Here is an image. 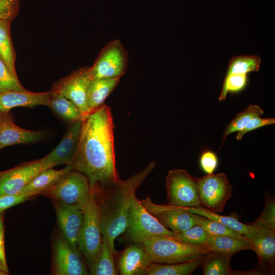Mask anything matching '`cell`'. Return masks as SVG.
<instances>
[{"label": "cell", "instance_id": "cell-37", "mask_svg": "<svg viewBox=\"0 0 275 275\" xmlns=\"http://www.w3.org/2000/svg\"><path fill=\"white\" fill-rule=\"evenodd\" d=\"M32 196L30 194L22 193L0 195V214L14 206L24 202Z\"/></svg>", "mask_w": 275, "mask_h": 275}, {"label": "cell", "instance_id": "cell-29", "mask_svg": "<svg viewBox=\"0 0 275 275\" xmlns=\"http://www.w3.org/2000/svg\"><path fill=\"white\" fill-rule=\"evenodd\" d=\"M261 59L258 55H238L229 62L225 76L233 73H249L259 71Z\"/></svg>", "mask_w": 275, "mask_h": 275}, {"label": "cell", "instance_id": "cell-13", "mask_svg": "<svg viewBox=\"0 0 275 275\" xmlns=\"http://www.w3.org/2000/svg\"><path fill=\"white\" fill-rule=\"evenodd\" d=\"M47 168L41 158L0 172V195L20 194L36 175Z\"/></svg>", "mask_w": 275, "mask_h": 275}, {"label": "cell", "instance_id": "cell-40", "mask_svg": "<svg viewBox=\"0 0 275 275\" xmlns=\"http://www.w3.org/2000/svg\"><path fill=\"white\" fill-rule=\"evenodd\" d=\"M3 213L0 214V270L9 274L4 246V227Z\"/></svg>", "mask_w": 275, "mask_h": 275}, {"label": "cell", "instance_id": "cell-25", "mask_svg": "<svg viewBox=\"0 0 275 275\" xmlns=\"http://www.w3.org/2000/svg\"><path fill=\"white\" fill-rule=\"evenodd\" d=\"M233 255L209 251L204 257L201 265L204 275H230L237 274L230 266V261Z\"/></svg>", "mask_w": 275, "mask_h": 275}, {"label": "cell", "instance_id": "cell-24", "mask_svg": "<svg viewBox=\"0 0 275 275\" xmlns=\"http://www.w3.org/2000/svg\"><path fill=\"white\" fill-rule=\"evenodd\" d=\"M204 255L193 260L172 264L152 263L146 270L145 275H189L201 266Z\"/></svg>", "mask_w": 275, "mask_h": 275}, {"label": "cell", "instance_id": "cell-31", "mask_svg": "<svg viewBox=\"0 0 275 275\" xmlns=\"http://www.w3.org/2000/svg\"><path fill=\"white\" fill-rule=\"evenodd\" d=\"M211 235L203 227L196 224L184 231L174 233L171 237L185 244L201 246L204 244Z\"/></svg>", "mask_w": 275, "mask_h": 275}, {"label": "cell", "instance_id": "cell-14", "mask_svg": "<svg viewBox=\"0 0 275 275\" xmlns=\"http://www.w3.org/2000/svg\"><path fill=\"white\" fill-rule=\"evenodd\" d=\"M58 224L63 237L76 251L79 252L78 239L84 221L82 209L77 205L66 204L55 200Z\"/></svg>", "mask_w": 275, "mask_h": 275}, {"label": "cell", "instance_id": "cell-9", "mask_svg": "<svg viewBox=\"0 0 275 275\" xmlns=\"http://www.w3.org/2000/svg\"><path fill=\"white\" fill-rule=\"evenodd\" d=\"M127 51L118 39L108 43L101 50L93 65L89 68L92 79L121 78L128 68Z\"/></svg>", "mask_w": 275, "mask_h": 275}, {"label": "cell", "instance_id": "cell-41", "mask_svg": "<svg viewBox=\"0 0 275 275\" xmlns=\"http://www.w3.org/2000/svg\"><path fill=\"white\" fill-rule=\"evenodd\" d=\"M0 275H6V274L2 271L0 270Z\"/></svg>", "mask_w": 275, "mask_h": 275}, {"label": "cell", "instance_id": "cell-1", "mask_svg": "<svg viewBox=\"0 0 275 275\" xmlns=\"http://www.w3.org/2000/svg\"><path fill=\"white\" fill-rule=\"evenodd\" d=\"M72 165L87 177L92 193L120 179L116 167L113 118L106 105L82 120L79 144Z\"/></svg>", "mask_w": 275, "mask_h": 275}, {"label": "cell", "instance_id": "cell-4", "mask_svg": "<svg viewBox=\"0 0 275 275\" xmlns=\"http://www.w3.org/2000/svg\"><path fill=\"white\" fill-rule=\"evenodd\" d=\"M174 234L147 211L136 196L134 197L128 211L125 229L121 234L122 241L142 243L155 235L173 237Z\"/></svg>", "mask_w": 275, "mask_h": 275}, {"label": "cell", "instance_id": "cell-10", "mask_svg": "<svg viewBox=\"0 0 275 275\" xmlns=\"http://www.w3.org/2000/svg\"><path fill=\"white\" fill-rule=\"evenodd\" d=\"M91 79L89 68L82 67L56 82L50 91L63 95L74 103L80 111L83 120L90 114L86 93Z\"/></svg>", "mask_w": 275, "mask_h": 275}, {"label": "cell", "instance_id": "cell-5", "mask_svg": "<svg viewBox=\"0 0 275 275\" xmlns=\"http://www.w3.org/2000/svg\"><path fill=\"white\" fill-rule=\"evenodd\" d=\"M82 210L84 221L78 239V249L90 268L99 254L102 241L99 211L93 193H91Z\"/></svg>", "mask_w": 275, "mask_h": 275}, {"label": "cell", "instance_id": "cell-26", "mask_svg": "<svg viewBox=\"0 0 275 275\" xmlns=\"http://www.w3.org/2000/svg\"><path fill=\"white\" fill-rule=\"evenodd\" d=\"M113 253L105 235H102V241L99 254L92 266L89 268L92 275H117L118 272L115 267Z\"/></svg>", "mask_w": 275, "mask_h": 275}, {"label": "cell", "instance_id": "cell-2", "mask_svg": "<svg viewBox=\"0 0 275 275\" xmlns=\"http://www.w3.org/2000/svg\"><path fill=\"white\" fill-rule=\"evenodd\" d=\"M156 166L150 162L142 171L126 180L116 182L93 193L97 205L101 231L116 254L115 240L124 231L128 211L136 191Z\"/></svg>", "mask_w": 275, "mask_h": 275}, {"label": "cell", "instance_id": "cell-22", "mask_svg": "<svg viewBox=\"0 0 275 275\" xmlns=\"http://www.w3.org/2000/svg\"><path fill=\"white\" fill-rule=\"evenodd\" d=\"M46 106L68 124L82 120L78 107L71 100L59 93L50 91Z\"/></svg>", "mask_w": 275, "mask_h": 275}, {"label": "cell", "instance_id": "cell-7", "mask_svg": "<svg viewBox=\"0 0 275 275\" xmlns=\"http://www.w3.org/2000/svg\"><path fill=\"white\" fill-rule=\"evenodd\" d=\"M44 193L55 200L67 204L77 205L82 209L92 191L87 177L73 169L62 176Z\"/></svg>", "mask_w": 275, "mask_h": 275}, {"label": "cell", "instance_id": "cell-30", "mask_svg": "<svg viewBox=\"0 0 275 275\" xmlns=\"http://www.w3.org/2000/svg\"><path fill=\"white\" fill-rule=\"evenodd\" d=\"M263 114V111L257 105H249L246 109L237 113L235 118L227 125L223 132L221 148L227 136L233 132L242 130L251 119L260 116Z\"/></svg>", "mask_w": 275, "mask_h": 275}, {"label": "cell", "instance_id": "cell-6", "mask_svg": "<svg viewBox=\"0 0 275 275\" xmlns=\"http://www.w3.org/2000/svg\"><path fill=\"white\" fill-rule=\"evenodd\" d=\"M167 205L181 207H202L200 201L197 177L184 169L171 170L166 177Z\"/></svg>", "mask_w": 275, "mask_h": 275}, {"label": "cell", "instance_id": "cell-32", "mask_svg": "<svg viewBox=\"0 0 275 275\" xmlns=\"http://www.w3.org/2000/svg\"><path fill=\"white\" fill-rule=\"evenodd\" d=\"M197 224L203 227L211 235H227L239 238H247L244 235L219 222L195 214Z\"/></svg>", "mask_w": 275, "mask_h": 275}, {"label": "cell", "instance_id": "cell-3", "mask_svg": "<svg viewBox=\"0 0 275 275\" xmlns=\"http://www.w3.org/2000/svg\"><path fill=\"white\" fill-rule=\"evenodd\" d=\"M151 261L172 264L193 260L209 252L204 245H192L162 235H155L142 243Z\"/></svg>", "mask_w": 275, "mask_h": 275}, {"label": "cell", "instance_id": "cell-23", "mask_svg": "<svg viewBox=\"0 0 275 275\" xmlns=\"http://www.w3.org/2000/svg\"><path fill=\"white\" fill-rule=\"evenodd\" d=\"M208 251L234 254L243 250H252L248 238H239L227 235H211L203 245Z\"/></svg>", "mask_w": 275, "mask_h": 275}, {"label": "cell", "instance_id": "cell-34", "mask_svg": "<svg viewBox=\"0 0 275 275\" xmlns=\"http://www.w3.org/2000/svg\"><path fill=\"white\" fill-rule=\"evenodd\" d=\"M265 205L260 216L252 225L275 230V198L274 196L265 191Z\"/></svg>", "mask_w": 275, "mask_h": 275}, {"label": "cell", "instance_id": "cell-36", "mask_svg": "<svg viewBox=\"0 0 275 275\" xmlns=\"http://www.w3.org/2000/svg\"><path fill=\"white\" fill-rule=\"evenodd\" d=\"M20 0H0V20L12 21L18 14Z\"/></svg>", "mask_w": 275, "mask_h": 275}, {"label": "cell", "instance_id": "cell-39", "mask_svg": "<svg viewBox=\"0 0 275 275\" xmlns=\"http://www.w3.org/2000/svg\"><path fill=\"white\" fill-rule=\"evenodd\" d=\"M200 164L203 171L207 174L213 173L218 165L217 157L211 151H205L200 156Z\"/></svg>", "mask_w": 275, "mask_h": 275}, {"label": "cell", "instance_id": "cell-28", "mask_svg": "<svg viewBox=\"0 0 275 275\" xmlns=\"http://www.w3.org/2000/svg\"><path fill=\"white\" fill-rule=\"evenodd\" d=\"M181 207L190 213L201 215L208 219L219 222L237 231L245 236L249 232L251 225L244 224L232 216H223L203 207Z\"/></svg>", "mask_w": 275, "mask_h": 275}, {"label": "cell", "instance_id": "cell-15", "mask_svg": "<svg viewBox=\"0 0 275 275\" xmlns=\"http://www.w3.org/2000/svg\"><path fill=\"white\" fill-rule=\"evenodd\" d=\"M53 274L55 275L89 274L80 253L74 250L63 236H58L54 242Z\"/></svg>", "mask_w": 275, "mask_h": 275}, {"label": "cell", "instance_id": "cell-35", "mask_svg": "<svg viewBox=\"0 0 275 275\" xmlns=\"http://www.w3.org/2000/svg\"><path fill=\"white\" fill-rule=\"evenodd\" d=\"M26 90L20 82L17 76L13 74L0 59V92Z\"/></svg>", "mask_w": 275, "mask_h": 275}, {"label": "cell", "instance_id": "cell-27", "mask_svg": "<svg viewBox=\"0 0 275 275\" xmlns=\"http://www.w3.org/2000/svg\"><path fill=\"white\" fill-rule=\"evenodd\" d=\"M11 22L0 20V59L13 74L17 75L15 70L16 54L10 33Z\"/></svg>", "mask_w": 275, "mask_h": 275}, {"label": "cell", "instance_id": "cell-38", "mask_svg": "<svg viewBox=\"0 0 275 275\" xmlns=\"http://www.w3.org/2000/svg\"><path fill=\"white\" fill-rule=\"evenodd\" d=\"M260 117L256 116L251 119L244 128L238 132L236 139L241 140L246 133L257 128L275 123L274 118H262Z\"/></svg>", "mask_w": 275, "mask_h": 275}, {"label": "cell", "instance_id": "cell-8", "mask_svg": "<svg viewBox=\"0 0 275 275\" xmlns=\"http://www.w3.org/2000/svg\"><path fill=\"white\" fill-rule=\"evenodd\" d=\"M197 184L202 207L217 213L222 212L233 192L226 175L222 172L207 174L197 178Z\"/></svg>", "mask_w": 275, "mask_h": 275}, {"label": "cell", "instance_id": "cell-18", "mask_svg": "<svg viewBox=\"0 0 275 275\" xmlns=\"http://www.w3.org/2000/svg\"><path fill=\"white\" fill-rule=\"evenodd\" d=\"M151 263L142 243H131L119 258L118 270L121 275H143Z\"/></svg>", "mask_w": 275, "mask_h": 275}, {"label": "cell", "instance_id": "cell-12", "mask_svg": "<svg viewBox=\"0 0 275 275\" xmlns=\"http://www.w3.org/2000/svg\"><path fill=\"white\" fill-rule=\"evenodd\" d=\"M246 237L251 242L252 250L257 256L256 272L260 274L273 273L275 270V230L251 225Z\"/></svg>", "mask_w": 275, "mask_h": 275}, {"label": "cell", "instance_id": "cell-21", "mask_svg": "<svg viewBox=\"0 0 275 275\" xmlns=\"http://www.w3.org/2000/svg\"><path fill=\"white\" fill-rule=\"evenodd\" d=\"M73 169L72 164L66 165L61 170H56L53 168L45 169L36 175L20 193L34 196L43 193L52 186L62 176Z\"/></svg>", "mask_w": 275, "mask_h": 275}, {"label": "cell", "instance_id": "cell-19", "mask_svg": "<svg viewBox=\"0 0 275 275\" xmlns=\"http://www.w3.org/2000/svg\"><path fill=\"white\" fill-rule=\"evenodd\" d=\"M50 91L33 92L11 91L0 92V112L10 111L15 107L33 108L38 105L46 106Z\"/></svg>", "mask_w": 275, "mask_h": 275}, {"label": "cell", "instance_id": "cell-33", "mask_svg": "<svg viewBox=\"0 0 275 275\" xmlns=\"http://www.w3.org/2000/svg\"><path fill=\"white\" fill-rule=\"evenodd\" d=\"M249 82L248 74L233 73L224 78L218 100L225 101L228 93H237L243 90Z\"/></svg>", "mask_w": 275, "mask_h": 275}, {"label": "cell", "instance_id": "cell-20", "mask_svg": "<svg viewBox=\"0 0 275 275\" xmlns=\"http://www.w3.org/2000/svg\"><path fill=\"white\" fill-rule=\"evenodd\" d=\"M120 78H99L90 80L86 93L90 114L104 104V102L118 84Z\"/></svg>", "mask_w": 275, "mask_h": 275}, {"label": "cell", "instance_id": "cell-11", "mask_svg": "<svg viewBox=\"0 0 275 275\" xmlns=\"http://www.w3.org/2000/svg\"><path fill=\"white\" fill-rule=\"evenodd\" d=\"M140 202L147 211L174 233L184 231L197 224L195 214L180 207L157 204L147 195Z\"/></svg>", "mask_w": 275, "mask_h": 275}, {"label": "cell", "instance_id": "cell-16", "mask_svg": "<svg viewBox=\"0 0 275 275\" xmlns=\"http://www.w3.org/2000/svg\"><path fill=\"white\" fill-rule=\"evenodd\" d=\"M82 127V120L69 124L58 145L42 158L48 168L72 164L77 151Z\"/></svg>", "mask_w": 275, "mask_h": 275}, {"label": "cell", "instance_id": "cell-17", "mask_svg": "<svg viewBox=\"0 0 275 275\" xmlns=\"http://www.w3.org/2000/svg\"><path fill=\"white\" fill-rule=\"evenodd\" d=\"M42 131H33L16 125L10 111L0 112V150L5 147L34 143L44 137Z\"/></svg>", "mask_w": 275, "mask_h": 275}]
</instances>
